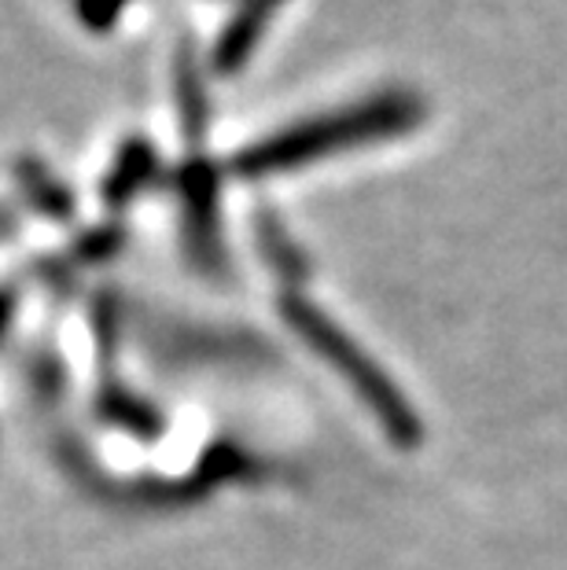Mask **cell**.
Wrapping results in <instances>:
<instances>
[{"mask_svg":"<svg viewBox=\"0 0 567 570\" xmlns=\"http://www.w3.org/2000/svg\"><path fill=\"white\" fill-rule=\"evenodd\" d=\"M405 122H409L405 100L372 104V107H365V111H354L346 118H324V122L303 126V129L287 132V137H276L270 144H262V148L244 155V166L251 169V174H262V169H276V166L310 159V155H321V151L343 148V144H354V137H372V132L398 129Z\"/></svg>","mask_w":567,"mask_h":570,"instance_id":"6da1fadb","label":"cell"},{"mask_svg":"<svg viewBox=\"0 0 567 570\" xmlns=\"http://www.w3.org/2000/svg\"><path fill=\"white\" fill-rule=\"evenodd\" d=\"M118 4H123V0H86L81 11H86L89 22H107L118 11Z\"/></svg>","mask_w":567,"mask_h":570,"instance_id":"7a4b0ae2","label":"cell"},{"mask_svg":"<svg viewBox=\"0 0 567 570\" xmlns=\"http://www.w3.org/2000/svg\"><path fill=\"white\" fill-rule=\"evenodd\" d=\"M4 309H8V306H4V302H0V324H4Z\"/></svg>","mask_w":567,"mask_h":570,"instance_id":"3957f363","label":"cell"}]
</instances>
